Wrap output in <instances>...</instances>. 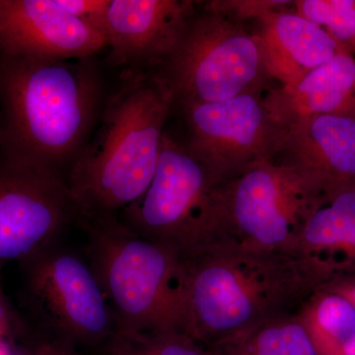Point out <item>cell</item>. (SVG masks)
Instances as JSON below:
<instances>
[{
    "instance_id": "1",
    "label": "cell",
    "mask_w": 355,
    "mask_h": 355,
    "mask_svg": "<svg viewBox=\"0 0 355 355\" xmlns=\"http://www.w3.org/2000/svg\"><path fill=\"white\" fill-rule=\"evenodd\" d=\"M175 98L158 69H127L67 173L78 226L119 218L147 190Z\"/></svg>"
},
{
    "instance_id": "2",
    "label": "cell",
    "mask_w": 355,
    "mask_h": 355,
    "mask_svg": "<svg viewBox=\"0 0 355 355\" xmlns=\"http://www.w3.org/2000/svg\"><path fill=\"white\" fill-rule=\"evenodd\" d=\"M104 81L93 57L0 55L1 157L62 175L94 130Z\"/></svg>"
},
{
    "instance_id": "3",
    "label": "cell",
    "mask_w": 355,
    "mask_h": 355,
    "mask_svg": "<svg viewBox=\"0 0 355 355\" xmlns=\"http://www.w3.org/2000/svg\"><path fill=\"white\" fill-rule=\"evenodd\" d=\"M183 258L189 280L186 335L207 347L297 314L322 286L294 251L221 242Z\"/></svg>"
},
{
    "instance_id": "4",
    "label": "cell",
    "mask_w": 355,
    "mask_h": 355,
    "mask_svg": "<svg viewBox=\"0 0 355 355\" xmlns=\"http://www.w3.org/2000/svg\"><path fill=\"white\" fill-rule=\"evenodd\" d=\"M85 256L105 292L118 333L186 334L189 280L183 256L142 237L119 218L79 226Z\"/></svg>"
},
{
    "instance_id": "5",
    "label": "cell",
    "mask_w": 355,
    "mask_h": 355,
    "mask_svg": "<svg viewBox=\"0 0 355 355\" xmlns=\"http://www.w3.org/2000/svg\"><path fill=\"white\" fill-rule=\"evenodd\" d=\"M171 88L175 106L265 95L275 81L258 35L205 4L193 16L170 57L158 67Z\"/></svg>"
},
{
    "instance_id": "6",
    "label": "cell",
    "mask_w": 355,
    "mask_h": 355,
    "mask_svg": "<svg viewBox=\"0 0 355 355\" xmlns=\"http://www.w3.org/2000/svg\"><path fill=\"white\" fill-rule=\"evenodd\" d=\"M218 184L184 139L165 132L153 181L119 219L137 234L187 256L220 238Z\"/></svg>"
},
{
    "instance_id": "7",
    "label": "cell",
    "mask_w": 355,
    "mask_h": 355,
    "mask_svg": "<svg viewBox=\"0 0 355 355\" xmlns=\"http://www.w3.org/2000/svg\"><path fill=\"white\" fill-rule=\"evenodd\" d=\"M19 265L23 302L44 333L74 345H106L116 333L108 299L85 254L58 240Z\"/></svg>"
},
{
    "instance_id": "8",
    "label": "cell",
    "mask_w": 355,
    "mask_h": 355,
    "mask_svg": "<svg viewBox=\"0 0 355 355\" xmlns=\"http://www.w3.org/2000/svg\"><path fill=\"white\" fill-rule=\"evenodd\" d=\"M319 191L277 160L218 184L220 239L259 251H292Z\"/></svg>"
},
{
    "instance_id": "9",
    "label": "cell",
    "mask_w": 355,
    "mask_h": 355,
    "mask_svg": "<svg viewBox=\"0 0 355 355\" xmlns=\"http://www.w3.org/2000/svg\"><path fill=\"white\" fill-rule=\"evenodd\" d=\"M263 95L180 107L186 125L184 144L217 183L279 155L287 130L272 120Z\"/></svg>"
},
{
    "instance_id": "10",
    "label": "cell",
    "mask_w": 355,
    "mask_h": 355,
    "mask_svg": "<svg viewBox=\"0 0 355 355\" xmlns=\"http://www.w3.org/2000/svg\"><path fill=\"white\" fill-rule=\"evenodd\" d=\"M72 222L64 175L0 157V270L58 241Z\"/></svg>"
},
{
    "instance_id": "11",
    "label": "cell",
    "mask_w": 355,
    "mask_h": 355,
    "mask_svg": "<svg viewBox=\"0 0 355 355\" xmlns=\"http://www.w3.org/2000/svg\"><path fill=\"white\" fill-rule=\"evenodd\" d=\"M106 46L102 30L57 0H0V55L67 60L93 57Z\"/></svg>"
},
{
    "instance_id": "12",
    "label": "cell",
    "mask_w": 355,
    "mask_h": 355,
    "mask_svg": "<svg viewBox=\"0 0 355 355\" xmlns=\"http://www.w3.org/2000/svg\"><path fill=\"white\" fill-rule=\"evenodd\" d=\"M188 0H110L105 18L110 60L128 69H158L195 15Z\"/></svg>"
},
{
    "instance_id": "13",
    "label": "cell",
    "mask_w": 355,
    "mask_h": 355,
    "mask_svg": "<svg viewBox=\"0 0 355 355\" xmlns=\"http://www.w3.org/2000/svg\"><path fill=\"white\" fill-rule=\"evenodd\" d=\"M275 160L319 191L355 186V116L323 114L296 121Z\"/></svg>"
},
{
    "instance_id": "14",
    "label": "cell",
    "mask_w": 355,
    "mask_h": 355,
    "mask_svg": "<svg viewBox=\"0 0 355 355\" xmlns=\"http://www.w3.org/2000/svg\"><path fill=\"white\" fill-rule=\"evenodd\" d=\"M292 251L322 286L355 277V186L319 191Z\"/></svg>"
},
{
    "instance_id": "15",
    "label": "cell",
    "mask_w": 355,
    "mask_h": 355,
    "mask_svg": "<svg viewBox=\"0 0 355 355\" xmlns=\"http://www.w3.org/2000/svg\"><path fill=\"white\" fill-rule=\"evenodd\" d=\"M263 101L272 120L286 130L310 116H355V57L340 51L297 83L270 89Z\"/></svg>"
},
{
    "instance_id": "16",
    "label": "cell",
    "mask_w": 355,
    "mask_h": 355,
    "mask_svg": "<svg viewBox=\"0 0 355 355\" xmlns=\"http://www.w3.org/2000/svg\"><path fill=\"white\" fill-rule=\"evenodd\" d=\"M258 19L268 71L279 85L297 83L343 51L328 33L295 11L273 9Z\"/></svg>"
},
{
    "instance_id": "17",
    "label": "cell",
    "mask_w": 355,
    "mask_h": 355,
    "mask_svg": "<svg viewBox=\"0 0 355 355\" xmlns=\"http://www.w3.org/2000/svg\"><path fill=\"white\" fill-rule=\"evenodd\" d=\"M297 316L317 355H355V307L349 299L319 288Z\"/></svg>"
},
{
    "instance_id": "18",
    "label": "cell",
    "mask_w": 355,
    "mask_h": 355,
    "mask_svg": "<svg viewBox=\"0 0 355 355\" xmlns=\"http://www.w3.org/2000/svg\"><path fill=\"white\" fill-rule=\"evenodd\" d=\"M207 349L211 355H317L297 314L266 322Z\"/></svg>"
},
{
    "instance_id": "19",
    "label": "cell",
    "mask_w": 355,
    "mask_h": 355,
    "mask_svg": "<svg viewBox=\"0 0 355 355\" xmlns=\"http://www.w3.org/2000/svg\"><path fill=\"white\" fill-rule=\"evenodd\" d=\"M292 4L296 13L321 27L355 57V0H297Z\"/></svg>"
},
{
    "instance_id": "20",
    "label": "cell",
    "mask_w": 355,
    "mask_h": 355,
    "mask_svg": "<svg viewBox=\"0 0 355 355\" xmlns=\"http://www.w3.org/2000/svg\"><path fill=\"white\" fill-rule=\"evenodd\" d=\"M153 355H211L205 345L179 331L140 334Z\"/></svg>"
},
{
    "instance_id": "21",
    "label": "cell",
    "mask_w": 355,
    "mask_h": 355,
    "mask_svg": "<svg viewBox=\"0 0 355 355\" xmlns=\"http://www.w3.org/2000/svg\"><path fill=\"white\" fill-rule=\"evenodd\" d=\"M291 1H211L209 6L225 14L231 19L241 23L247 18H259L268 11L284 6Z\"/></svg>"
},
{
    "instance_id": "22",
    "label": "cell",
    "mask_w": 355,
    "mask_h": 355,
    "mask_svg": "<svg viewBox=\"0 0 355 355\" xmlns=\"http://www.w3.org/2000/svg\"><path fill=\"white\" fill-rule=\"evenodd\" d=\"M57 1L67 12L84 22L99 28L105 33V18H106L110 0H57Z\"/></svg>"
},
{
    "instance_id": "23",
    "label": "cell",
    "mask_w": 355,
    "mask_h": 355,
    "mask_svg": "<svg viewBox=\"0 0 355 355\" xmlns=\"http://www.w3.org/2000/svg\"><path fill=\"white\" fill-rule=\"evenodd\" d=\"M104 355H153L140 335L116 334L107 342Z\"/></svg>"
},
{
    "instance_id": "24",
    "label": "cell",
    "mask_w": 355,
    "mask_h": 355,
    "mask_svg": "<svg viewBox=\"0 0 355 355\" xmlns=\"http://www.w3.org/2000/svg\"><path fill=\"white\" fill-rule=\"evenodd\" d=\"M30 355H78L73 343L43 333L33 345Z\"/></svg>"
},
{
    "instance_id": "25",
    "label": "cell",
    "mask_w": 355,
    "mask_h": 355,
    "mask_svg": "<svg viewBox=\"0 0 355 355\" xmlns=\"http://www.w3.org/2000/svg\"><path fill=\"white\" fill-rule=\"evenodd\" d=\"M17 323H19V321H18L12 306L6 295L1 279H0V343L2 342V338L4 336L10 333Z\"/></svg>"
},
{
    "instance_id": "26",
    "label": "cell",
    "mask_w": 355,
    "mask_h": 355,
    "mask_svg": "<svg viewBox=\"0 0 355 355\" xmlns=\"http://www.w3.org/2000/svg\"><path fill=\"white\" fill-rule=\"evenodd\" d=\"M321 288L329 289V291L340 294L343 297L349 299L355 307V277L335 280V282L322 286Z\"/></svg>"
},
{
    "instance_id": "27",
    "label": "cell",
    "mask_w": 355,
    "mask_h": 355,
    "mask_svg": "<svg viewBox=\"0 0 355 355\" xmlns=\"http://www.w3.org/2000/svg\"><path fill=\"white\" fill-rule=\"evenodd\" d=\"M0 355H9L7 354V350L6 347H4L3 343H0Z\"/></svg>"
},
{
    "instance_id": "28",
    "label": "cell",
    "mask_w": 355,
    "mask_h": 355,
    "mask_svg": "<svg viewBox=\"0 0 355 355\" xmlns=\"http://www.w3.org/2000/svg\"><path fill=\"white\" fill-rule=\"evenodd\" d=\"M1 110H0V132H1Z\"/></svg>"
},
{
    "instance_id": "29",
    "label": "cell",
    "mask_w": 355,
    "mask_h": 355,
    "mask_svg": "<svg viewBox=\"0 0 355 355\" xmlns=\"http://www.w3.org/2000/svg\"><path fill=\"white\" fill-rule=\"evenodd\" d=\"M103 355H104V354H103Z\"/></svg>"
}]
</instances>
